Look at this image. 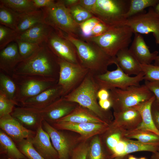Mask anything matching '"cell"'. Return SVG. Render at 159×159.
Segmentation results:
<instances>
[{
  "mask_svg": "<svg viewBox=\"0 0 159 159\" xmlns=\"http://www.w3.org/2000/svg\"><path fill=\"white\" fill-rule=\"evenodd\" d=\"M40 45L34 53L18 64L13 74L36 75L58 81L59 66L58 57L46 43Z\"/></svg>",
  "mask_w": 159,
  "mask_h": 159,
  "instance_id": "obj_1",
  "label": "cell"
},
{
  "mask_svg": "<svg viewBox=\"0 0 159 159\" xmlns=\"http://www.w3.org/2000/svg\"><path fill=\"white\" fill-rule=\"evenodd\" d=\"M61 34L75 46L80 64L94 75L105 73L109 65L115 64V57L107 54L94 43L72 37L63 32Z\"/></svg>",
  "mask_w": 159,
  "mask_h": 159,
  "instance_id": "obj_2",
  "label": "cell"
},
{
  "mask_svg": "<svg viewBox=\"0 0 159 159\" xmlns=\"http://www.w3.org/2000/svg\"><path fill=\"white\" fill-rule=\"evenodd\" d=\"M100 89L94 75L89 72L82 83L75 89L63 97L66 100L77 103L86 108L110 124L113 116L109 110H105L100 106L97 101V93Z\"/></svg>",
  "mask_w": 159,
  "mask_h": 159,
  "instance_id": "obj_3",
  "label": "cell"
},
{
  "mask_svg": "<svg viewBox=\"0 0 159 159\" xmlns=\"http://www.w3.org/2000/svg\"><path fill=\"white\" fill-rule=\"evenodd\" d=\"M41 9L43 12L44 23L56 31L80 38L79 25L74 20L62 0L56 1L50 6Z\"/></svg>",
  "mask_w": 159,
  "mask_h": 159,
  "instance_id": "obj_4",
  "label": "cell"
},
{
  "mask_svg": "<svg viewBox=\"0 0 159 159\" xmlns=\"http://www.w3.org/2000/svg\"><path fill=\"white\" fill-rule=\"evenodd\" d=\"M133 34L130 28L125 25L112 27L103 34L85 41L94 43L107 54L115 58L119 51L128 48Z\"/></svg>",
  "mask_w": 159,
  "mask_h": 159,
  "instance_id": "obj_5",
  "label": "cell"
},
{
  "mask_svg": "<svg viewBox=\"0 0 159 159\" xmlns=\"http://www.w3.org/2000/svg\"><path fill=\"white\" fill-rule=\"evenodd\" d=\"M109 92L111 107L115 112L135 106L154 96L145 84L131 86L123 89H114Z\"/></svg>",
  "mask_w": 159,
  "mask_h": 159,
  "instance_id": "obj_6",
  "label": "cell"
},
{
  "mask_svg": "<svg viewBox=\"0 0 159 159\" xmlns=\"http://www.w3.org/2000/svg\"><path fill=\"white\" fill-rule=\"evenodd\" d=\"M130 0H97L92 14L110 26L125 25Z\"/></svg>",
  "mask_w": 159,
  "mask_h": 159,
  "instance_id": "obj_7",
  "label": "cell"
},
{
  "mask_svg": "<svg viewBox=\"0 0 159 159\" xmlns=\"http://www.w3.org/2000/svg\"><path fill=\"white\" fill-rule=\"evenodd\" d=\"M11 77L17 86L16 101L19 105L57 84L58 82L54 79L36 75L13 74Z\"/></svg>",
  "mask_w": 159,
  "mask_h": 159,
  "instance_id": "obj_8",
  "label": "cell"
},
{
  "mask_svg": "<svg viewBox=\"0 0 159 159\" xmlns=\"http://www.w3.org/2000/svg\"><path fill=\"white\" fill-rule=\"evenodd\" d=\"M58 60L59 72L57 84L62 88L64 97L78 87L89 71L80 64L71 63L59 58Z\"/></svg>",
  "mask_w": 159,
  "mask_h": 159,
  "instance_id": "obj_9",
  "label": "cell"
},
{
  "mask_svg": "<svg viewBox=\"0 0 159 159\" xmlns=\"http://www.w3.org/2000/svg\"><path fill=\"white\" fill-rule=\"evenodd\" d=\"M116 69L108 70L101 74L94 75L95 79L100 89L110 90L115 88L123 89L132 86H139L144 80V74L141 72L134 77H130L125 74L117 64Z\"/></svg>",
  "mask_w": 159,
  "mask_h": 159,
  "instance_id": "obj_10",
  "label": "cell"
},
{
  "mask_svg": "<svg viewBox=\"0 0 159 159\" xmlns=\"http://www.w3.org/2000/svg\"><path fill=\"white\" fill-rule=\"evenodd\" d=\"M125 25L129 26L133 34H147L152 33L156 44L159 45V15L153 7L145 12L127 18Z\"/></svg>",
  "mask_w": 159,
  "mask_h": 159,
  "instance_id": "obj_11",
  "label": "cell"
},
{
  "mask_svg": "<svg viewBox=\"0 0 159 159\" xmlns=\"http://www.w3.org/2000/svg\"><path fill=\"white\" fill-rule=\"evenodd\" d=\"M51 125L58 130L72 131L79 133L80 135L77 140L81 142H85L95 135L105 133L110 127L108 123L92 122H56Z\"/></svg>",
  "mask_w": 159,
  "mask_h": 159,
  "instance_id": "obj_12",
  "label": "cell"
},
{
  "mask_svg": "<svg viewBox=\"0 0 159 159\" xmlns=\"http://www.w3.org/2000/svg\"><path fill=\"white\" fill-rule=\"evenodd\" d=\"M46 43L58 58L71 63L80 64L74 44L54 30L49 36Z\"/></svg>",
  "mask_w": 159,
  "mask_h": 159,
  "instance_id": "obj_13",
  "label": "cell"
},
{
  "mask_svg": "<svg viewBox=\"0 0 159 159\" xmlns=\"http://www.w3.org/2000/svg\"><path fill=\"white\" fill-rule=\"evenodd\" d=\"M42 127L50 136L52 145L58 153L59 159H70L75 141L72 140L65 130H58L44 120Z\"/></svg>",
  "mask_w": 159,
  "mask_h": 159,
  "instance_id": "obj_14",
  "label": "cell"
},
{
  "mask_svg": "<svg viewBox=\"0 0 159 159\" xmlns=\"http://www.w3.org/2000/svg\"><path fill=\"white\" fill-rule=\"evenodd\" d=\"M113 116L114 120L110 124L107 132L119 131L124 135L137 128L142 121L140 112L134 107L121 112H114Z\"/></svg>",
  "mask_w": 159,
  "mask_h": 159,
  "instance_id": "obj_15",
  "label": "cell"
},
{
  "mask_svg": "<svg viewBox=\"0 0 159 159\" xmlns=\"http://www.w3.org/2000/svg\"><path fill=\"white\" fill-rule=\"evenodd\" d=\"M62 97V88L57 83L20 103L19 106L42 110Z\"/></svg>",
  "mask_w": 159,
  "mask_h": 159,
  "instance_id": "obj_16",
  "label": "cell"
},
{
  "mask_svg": "<svg viewBox=\"0 0 159 159\" xmlns=\"http://www.w3.org/2000/svg\"><path fill=\"white\" fill-rule=\"evenodd\" d=\"M0 128L16 144L24 139L32 138L36 132L24 127L10 114L0 118Z\"/></svg>",
  "mask_w": 159,
  "mask_h": 159,
  "instance_id": "obj_17",
  "label": "cell"
},
{
  "mask_svg": "<svg viewBox=\"0 0 159 159\" xmlns=\"http://www.w3.org/2000/svg\"><path fill=\"white\" fill-rule=\"evenodd\" d=\"M78 105L62 97L45 109L40 110L44 120L51 125L70 113Z\"/></svg>",
  "mask_w": 159,
  "mask_h": 159,
  "instance_id": "obj_18",
  "label": "cell"
},
{
  "mask_svg": "<svg viewBox=\"0 0 159 159\" xmlns=\"http://www.w3.org/2000/svg\"><path fill=\"white\" fill-rule=\"evenodd\" d=\"M27 129L36 131L44 120L40 110L19 106L10 114Z\"/></svg>",
  "mask_w": 159,
  "mask_h": 159,
  "instance_id": "obj_19",
  "label": "cell"
},
{
  "mask_svg": "<svg viewBox=\"0 0 159 159\" xmlns=\"http://www.w3.org/2000/svg\"><path fill=\"white\" fill-rule=\"evenodd\" d=\"M31 142L35 149L44 159H59L58 153L42 125L36 131L35 135L31 138Z\"/></svg>",
  "mask_w": 159,
  "mask_h": 159,
  "instance_id": "obj_20",
  "label": "cell"
},
{
  "mask_svg": "<svg viewBox=\"0 0 159 159\" xmlns=\"http://www.w3.org/2000/svg\"><path fill=\"white\" fill-rule=\"evenodd\" d=\"M132 44L128 49L132 55L141 64H149L155 61L158 52L155 51L151 52L142 34L134 33Z\"/></svg>",
  "mask_w": 159,
  "mask_h": 159,
  "instance_id": "obj_21",
  "label": "cell"
},
{
  "mask_svg": "<svg viewBox=\"0 0 159 159\" xmlns=\"http://www.w3.org/2000/svg\"><path fill=\"white\" fill-rule=\"evenodd\" d=\"M21 61L17 43L13 42L0 51V70L12 77L14 71Z\"/></svg>",
  "mask_w": 159,
  "mask_h": 159,
  "instance_id": "obj_22",
  "label": "cell"
},
{
  "mask_svg": "<svg viewBox=\"0 0 159 159\" xmlns=\"http://www.w3.org/2000/svg\"><path fill=\"white\" fill-rule=\"evenodd\" d=\"M54 29L44 23L38 24L19 35L17 39L40 45L47 43Z\"/></svg>",
  "mask_w": 159,
  "mask_h": 159,
  "instance_id": "obj_23",
  "label": "cell"
},
{
  "mask_svg": "<svg viewBox=\"0 0 159 159\" xmlns=\"http://www.w3.org/2000/svg\"><path fill=\"white\" fill-rule=\"evenodd\" d=\"M115 60V64L117 63L128 75H137L142 72L140 64L130 53L128 48L119 51L116 55Z\"/></svg>",
  "mask_w": 159,
  "mask_h": 159,
  "instance_id": "obj_24",
  "label": "cell"
},
{
  "mask_svg": "<svg viewBox=\"0 0 159 159\" xmlns=\"http://www.w3.org/2000/svg\"><path fill=\"white\" fill-rule=\"evenodd\" d=\"M56 122L108 123L87 109L79 105L70 113Z\"/></svg>",
  "mask_w": 159,
  "mask_h": 159,
  "instance_id": "obj_25",
  "label": "cell"
},
{
  "mask_svg": "<svg viewBox=\"0 0 159 159\" xmlns=\"http://www.w3.org/2000/svg\"><path fill=\"white\" fill-rule=\"evenodd\" d=\"M155 99L154 95L148 100L133 107L140 112L142 119V122L136 129L148 131L159 136V132L154 124L151 110V105Z\"/></svg>",
  "mask_w": 159,
  "mask_h": 159,
  "instance_id": "obj_26",
  "label": "cell"
},
{
  "mask_svg": "<svg viewBox=\"0 0 159 159\" xmlns=\"http://www.w3.org/2000/svg\"><path fill=\"white\" fill-rule=\"evenodd\" d=\"M44 19L43 12L41 9L32 11L19 13L15 30L19 35L34 25L44 23Z\"/></svg>",
  "mask_w": 159,
  "mask_h": 159,
  "instance_id": "obj_27",
  "label": "cell"
},
{
  "mask_svg": "<svg viewBox=\"0 0 159 159\" xmlns=\"http://www.w3.org/2000/svg\"><path fill=\"white\" fill-rule=\"evenodd\" d=\"M0 155H4L7 159L27 158L20 151L13 140L1 129Z\"/></svg>",
  "mask_w": 159,
  "mask_h": 159,
  "instance_id": "obj_28",
  "label": "cell"
},
{
  "mask_svg": "<svg viewBox=\"0 0 159 159\" xmlns=\"http://www.w3.org/2000/svg\"><path fill=\"white\" fill-rule=\"evenodd\" d=\"M122 138L126 143L125 155L134 152L147 151L152 153L157 151L159 148V141L152 143H144L134 140L123 137Z\"/></svg>",
  "mask_w": 159,
  "mask_h": 159,
  "instance_id": "obj_29",
  "label": "cell"
},
{
  "mask_svg": "<svg viewBox=\"0 0 159 159\" xmlns=\"http://www.w3.org/2000/svg\"><path fill=\"white\" fill-rule=\"evenodd\" d=\"M113 158L112 155H109L105 150L98 135L94 136L88 145L87 159H112Z\"/></svg>",
  "mask_w": 159,
  "mask_h": 159,
  "instance_id": "obj_30",
  "label": "cell"
},
{
  "mask_svg": "<svg viewBox=\"0 0 159 159\" xmlns=\"http://www.w3.org/2000/svg\"><path fill=\"white\" fill-rule=\"evenodd\" d=\"M17 92L16 84L12 77L0 70V92L16 102Z\"/></svg>",
  "mask_w": 159,
  "mask_h": 159,
  "instance_id": "obj_31",
  "label": "cell"
},
{
  "mask_svg": "<svg viewBox=\"0 0 159 159\" xmlns=\"http://www.w3.org/2000/svg\"><path fill=\"white\" fill-rule=\"evenodd\" d=\"M0 3L19 14L40 9L36 7L33 0H0Z\"/></svg>",
  "mask_w": 159,
  "mask_h": 159,
  "instance_id": "obj_32",
  "label": "cell"
},
{
  "mask_svg": "<svg viewBox=\"0 0 159 159\" xmlns=\"http://www.w3.org/2000/svg\"><path fill=\"white\" fill-rule=\"evenodd\" d=\"M159 0H130L128 10L125 15L127 18L137 14L145 12V9L149 7H154Z\"/></svg>",
  "mask_w": 159,
  "mask_h": 159,
  "instance_id": "obj_33",
  "label": "cell"
},
{
  "mask_svg": "<svg viewBox=\"0 0 159 159\" xmlns=\"http://www.w3.org/2000/svg\"><path fill=\"white\" fill-rule=\"evenodd\" d=\"M19 17V13L0 3V23L15 30Z\"/></svg>",
  "mask_w": 159,
  "mask_h": 159,
  "instance_id": "obj_34",
  "label": "cell"
},
{
  "mask_svg": "<svg viewBox=\"0 0 159 159\" xmlns=\"http://www.w3.org/2000/svg\"><path fill=\"white\" fill-rule=\"evenodd\" d=\"M124 137L144 143H152L159 141V136L151 132L138 129L125 132Z\"/></svg>",
  "mask_w": 159,
  "mask_h": 159,
  "instance_id": "obj_35",
  "label": "cell"
},
{
  "mask_svg": "<svg viewBox=\"0 0 159 159\" xmlns=\"http://www.w3.org/2000/svg\"><path fill=\"white\" fill-rule=\"evenodd\" d=\"M31 138L24 139L16 144L18 148L29 159H44L34 147Z\"/></svg>",
  "mask_w": 159,
  "mask_h": 159,
  "instance_id": "obj_36",
  "label": "cell"
},
{
  "mask_svg": "<svg viewBox=\"0 0 159 159\" xmlns=\"http://www.w3.org/2000/svg\"><path fill=\"white\" fill-rule=\"evenodd\" d=\"M19 34L14 29L0 25V50L4 48L11 43L15 42Z\"/></svg>",
  "mask_w": 159,
  "mask_h": 159,
  "instance_id": "obj_37",
  "label": "cell"
},
{
  "mask_svg": "<svg viewBox=\"0 0 159 159\" xmlns=\"http://www.w3.org/2000/svg\"><path fill=\"white\" fill-rule=\"evenodd\" d=\"M67 8L74 20L79 25L94 16L79 4Z\"/></svg>",
  "mask_w": 159,
  "mask_h": 159,
  "instance_id": "obj_38",
  "label": "cell"
},
{
  "mask_svg": "<svg viewBox=\"0 0 159 159\" xmlns=\"http://www.w3.org/2000/svg\"><path fill=\"white\" fill-rule=\"evenodd\" d=\"M15 42L17 44L21 61L32 55L40 47L39 44L21 41L19 39H16Z\"/></svg>",
  "mask_w": 159,
  "mask_h": 159,
  "instance_id": "obj_39",
  "label": "cell"
},
{
  "mask_svg": "<svg viewBox=\"0 0 159 159\" xmlns=\"http://www.w3.org/2000/svg\"><path fill=\"white\" fill-rule=\"evenodd\" d=\"M100 21L95 16L79 24L80 38L86 40L91 37L92 30Z\"/></svg>",
  "mask_w": 159,
  "mask_h": 159,
  "instance_id": "obj_40",
  "label": "cell"
},
{
  "mask_svg": "<svg viewBox=\"0 0 159 159\" xmlns=\"http://www.w3.org/2000/svg\"><path fill=\"white\" fill-rule=\"evenodd\" d=\"M140 66L145 81H159V65L150 64Z\"/></svg>",
  "mask_w": 159,
  "mask_h": 159,
  "instance_id": "obj_41",
  "label": "cell"
},
{
  "mask_svg": "<svg viewBox=\"0 0 159 159\" xmlns=\"http://www.w3.org/2000/svg\"><path fill=\"white\" fill-rule=\"evenodd\" d=\"M19 106L17 102L8 98L0 92V118L8 114L13 111L15 106Z\"/></svg>",
  "mask_w": 159,
  "mask_h": 159,
  "instance_id": "obj_42",
  "label": "cell"
},
{
  "mask_svg": "<svg viewBox=\"0 0 159 159\" xmlns=\"http://www.w3.org/2000/svg\"><path fill=\"white\" fill-rule=\"evenodd\" d=\"M88 144L82 142L73 149L70 159H87Z\"/></svg>",
  "mask_w": 159,
  "mask_h": 159,
  "instance_id": "obj_43",
  "label": "cell"
},
{
  "mask_svg": "<svg viewBox=\"0 0 159 159\" xmlns=\"http://www.w3.org/2000/svg\"><path fill=\"white\" fill-rule=\"evenodd\" d=\"M105 133L109 134L106 139V143L107 147L111 153L114 148L124 137V134L122 132L119 131L106 132Z\"/></svg>",
  "mask_w": 159,
  "mask_h": 159,
  "instance_id": "obj_44",
  "label": "cell"
},
{
  "mask_svg": "<svg viewBox=\"0 0 159 159\" xmlns=\"http://www.w3.org/2000/svg\"><path fill=\"white\" fill-rule=\"evenodd\" d=\"M111 27L100 21L95 25L92 30L91 37L103 34Z\"/></svg>",
  "mask_w": 159,
  "mask_h": 159,
  "instance_id": "obj_45",
  "label": "cell"
},
{
  "mask_svg": "<svg viewBox=\"0 0 159 159\" xmlns=\"http://www.w3.org/2000/svg\"><path fill=\"white\" fill-rule=\"evenodd\" d=\"M151 110L154 124L159 132V106L155 99L151 105Z\"/></svg>",
  "mask_w": 159,
  "mask_h": 159,
  "instance_id": "obj_46",
  "label": "cell"
},
{
  "mask_svg": "<svg viewBox=\"0 0 159 159\" xmlns=\"http://www.w3.org/2000/svg\"><path fill=\"white\" fill-rule=\"evenodd\" d=\"M145 85L154 94L159 106V81H145Z\"/></svg>",
  "mask_w": 159,
  "mask_h": 159,
  "instance_id": "obj_47",
  "label": "cell"
},
{
  "mask_svg": "<svg viewBox=\"0 0 159 159\" xmlns=\"http://www.w3.org/2000/svg\"><path fill=\"white\" fill-rule=\"evenodd\" d=\"M126 144L122 138L111 152L113 158L125 155Z\"/></svg>",
  "mask_w": 159,
  "mask_h": 159,
  "instance_id": "obj_48",
  "label": "cell"
},
{
  "mask_svg": "<svg viewBox=\"0 0 159 159\" xmlns=\"http://www.w3.org/2000/svg\"><path fill=\"white\" fill-rule=\"evenodd\" d=\"M97 0H80L79 4L92 14Z\"/></svg>",
  "mask_w": 159,
  "mask_h": 159,
  "instance_id": "obj_49",
  "label": "cell"
},
{
  "mask_svg": "<svg viewBox=\"0 0 159 159\" xmlns=\"http://www.w3.org/2000/svg\"><path fill=\"white\" fill-rule=\"evenodd\" d=\"M35 6L38 9L48 7L53 5L55 2L53 0H33Z\"/></svg>",
  "mask_w": 159,
  "mask_h": 159,
  "instance_id": "obj_50",
  "label": "cell"
},
{
  "mask_svg": "<svg viewBox=\"0 0 159 159\" xmlns=\"http://www.w3.org/2000/svg\"><path fill=\"white\" fill-rule=\"evenodd\" d=\"M109 90L105 89H100L97 93V97L99 100H105L110 98Z\"/></svg>",
  "mask_w": 159,
  "mask_h": 159,
  "instance_id": "obj_51",
  "label": "cell"
},
{
  "mask_svg": "<svg viewBox=\"0 0 159 159\" xmlns=\"http://www.w3.org/2000/svg\"><path fill=\"white\" fill-rule=\"evenodd\" d=\"M98 102L100 107L104 110H109L111 107L112 103L109 98L105 100H99Z\"/></svg>",
  "mask_w": 159,
  "mask_h": 159,
  "instance_id": "obj_52",
  "label": "cell"
},
{
  "mask_svg": "<svg viewBox=\"0 0 159 159\" xmlns=\"http://www.w3.org/2000/svg\"><path fill=\"white\" fill-rule=\"evenodd\" d=\"M62 1L64 5L69 8L79 4L80 0H63Z\"/></svg>",
  "mask_w": 159,
  "mask_h": 159,
  "instance_id": "obj_53",
  "label": "cell"
},
{
  "mask_svg": "<svg viewBox=\"0 0 159 159\" xmlns=\"http://www.w3.org/2000/svg\"><path fill=\"white\" fill-rule=\"evenodd\" d=\"M150 159H159V148L156 152L152 153Z\"/></svg>",
  "mask_w": 159,
  "mask_h": 159,
  "instance_id": "obj_54",
  "label": "cell"
},
{
  "mask_svg": "<svg viewBox=\"0 0 159 159\" xmlns=\"http://www.w3.org/2000/svg\"><path fill=\"white\" fill-rule=\"evenodd\" d=\"M129 155H125L115 157L112 159H128Z\"/></svg>",
  "mask_w": 159,
  "mask_h": 159,
  "instance_id": "obj_55",
  "label": "cell"
},
{
  "mask_svg": "<svg viewBox=\"0 0 159 159\" xmlns=\"http://www.w3.org/2000/svg\"><path fill=\"white\" fill-rule=\"evenodd\" d=\"M153 8L155 11L159 15V2Z\"/></svg>",
  "mask_w": 159,
  "mask_h": 159,
  "instance_id": "obj_56",
  "label": "cell"
},
{
  "mask_svg": "<svg viewBox=\"0 0 159 159\" xmlns=\"http://www.w3.org/2000/svg\"><path fill=\"white\" fill-rule=\"evenodd\" d=\"M154 65H159V55H158L156 59L155 60Z\"/></svg>",
  "mask_w": 159,
  "mask_h": 159,
  "instance_id": "obj_57",
  "label": "cell"
},
{
  "mask_svg": "<svg viewBox=\"0 0 159 159\" xmlns=\"http://www.w3.org/2000/svg\"><path fill=\"white\" fill-rule=\"evenodd\" d=\"M128 159H138L133 155H129Z\"/></svg>",
  "mask_w": 159,
  "mask_h": 159,
  "instance_id": "obj_58",
  "label": "cell"
},
{
  "mask_svg": "<svg viewBox=\"0 0 159 159\" xmlns=\"http://www.w3.org/2000/svg\"><path fill=\"white\" fill-rule=\"evenodd\" d=\"M0 159H7L4 155H0Z\"/></svg>",
  "mask_w": 159,
  "mask_h": 159,
  "instance_id": "obj_59",
  "label": "cell"
},
{
  "mask_svg": "<svg viewBox=\"0 0 159 159\" xmlns=\"http://www.w3.org/2000/svg\"><path fill=\"white\" fill-rule=\"evenodd\" d=\"M138 159H147L145 157H141L140 158H139Z\"/></svg>",
  "mask_w": 159,
  "mask_h": 159,
  "instance_id": "obj_60",
  "label": "cell"
},
{
  "mask_svg": "<svg viewBox=\"0 0 159 159\" xmlns=\"http://www.w3.org/2000/svg\"><path fill=\"white\" fill-rule=\"evenodd\" d=\"M24 159H28V158H26Z\"/></svg>",
  "mask_w": 159,
  "mask_h": 159,
  "instance_id": "obj_61",
  "label": "cell"
}]
</instances>
